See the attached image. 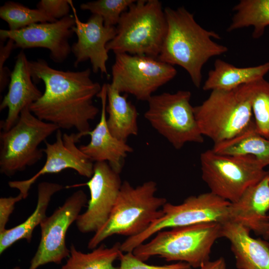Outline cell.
Masks as SVG:
<instances>
[{"instance_id": "7c38bea8", "label": "cell", "mask_w": 269, "mask_h": 269, "mask_svg": "<svg viewBox=\"0 0 269 269\" xmlns=\"http://www.w3.org/2000/svg\"><path fill=\"white\" fill-rule=\"evenodd\" d=\"M87 203V195L83 190H78L41 222L40 240L28 269H37L48 263L59 264L68 258L70 249L66 245L67 230L76 222Z\"/></svg>"}, {"instance_id": "3957f363", "label": "cell", "mask_w": 269, "mask_h": 269, "mask_svg": "<svg viewBox=\"0 0 269 269\" xmlns=\"http://www.w3.org/2000/svg\"><path fill=\"white\" fill-rule=\"evenodd\" d=\"M154 181L135 187L128 181L123 182L117 201L105 224L91 238L88 248L94 249L105 239L114 235L131 237L146 230L163 215L165 198L156 196Z\"/></svg>"}, {"instance_id": "d4e9b609", "label": "cell", "mask_w": 269, "mask_h": 269, "mask_svg": "<svg viewBox=\"0 0 269 269\" xmlns=\"http://www.w3.org/2000/svg\"><path fill=\"white\" fill-rule=\"evenodd\" d=\"M233 11L235 13L227 29L228 32L252 26L253 38L259 39L269 25V0H241Z\"/></svg>"}, {"instance_id": "836d02e7", "label": "cell", "mask_w": 269, "mask_h": 269, "mask_svg": "<svg viewBox=\"0 0 269 269\" xmlns=\"http://www.w3.org/2000/svg\"><path fill=\"white\" fill-rule=\"evenodd\" d=\"M200 269H226L225 261L222 257L214 261H209L203 264Z\"/></svg>"}, {"instance_id": "9a60e30c", "label": "cell", "mask_w": 269, "mask_h": 269, "mask_svg": "<svg viewBox=\"0 0 269 269\" xmlns=\"http://www.w3.org/2000/svg\"><path fill=\"white\" fill-rule=\"evenodd\" d=\"M75 25L73 14L52 22L38 23L12 31L0 29L1 41L11 39L14 49L44 48L50 51V58L55 63L63 62L71 52L69 40Z\"/></svg>"}, {"instance_id": "5bb4252c", "label": "cell", "mask_w": 269, "mask_h": 269, "mask_svg": "<svg viewBox=\"0 0 269 269\" xmlns=\"http://www.w3.org/2000/svg\"><path fill=\"white\" fill-rule=\"evenodd\" d=\"M120 174L107 162L94 163L93 173L85 184L90 198L86 211L80 214L76 226L83 233L96 232L107 222L113 210L122 184Z\"/></svg>"}, {"instance_id": "6da1fadb", "label": "cell", "mask_w": 269, "mask_h": 269, "mask_svg": "<svg viewBox=\"0 0 269 269\" xmlns=\"http://www.w3.org/2000/svg\"><path fill=\"white\" fill-rule=\"evenodd\" d=\"M29 67L33 82L42 81L45 87L41 97L29 107L30 111L60 129L75 128L81 137L87 135L90 122L99 112L93 99L102 88L91 78V70H57L42 59L29 61Z\"/></svg>"}, {"instance_id": "7a4b0ae2", "label": "cell", "mask_w": 269, "mask_h": 269, "mask_svg": "<svg viewBox=\"0 0 269 269\" xmlns=\"http://www.w3.org/2000/svg\"><path fill=\"white\" fill-rule=\"evenodd\" d=\"M167 31L157 59L174 66L183 68L196 88L202 81V69L211 58L227 52V46L213 39L220 35L202 27L193 13L184 6L164 9Z\"/></svg>"}, {"instance_id": "9c48e42d", "label": "cell", "mask_w": 269, "mask_h": 269, "mask_svg": "<svg viewBox=\"0 0 269 269\" xmlns=\"http://www.w3.org/2000/svg\"><path fill=\"white\" fill-rule=\"evenodd\" d=\"M191 93L179 90L152 95L144 113L145 119L176 149L187 142L204 141L190 104Z\"/></svg>"}, {"instance_id": "2e32d148", "label": "cell", "mask_w": 269, "mask_h": 269, "mask_svg": "<svg viewBox=\"0 0 269 269\" xmlns=\"http://www.w3.org/2000/svg\"><path fill=\"white\" fill-rule=\"evenodd\" d=\"M70 5L75 19L72 30L77 38L71 46V52L75 57L74 66L89 60L93 72L100 71L102 74L108 75L109 51L106 46L115 37L116 26H106L102 18L95 14H92L86 22H82L71 0Z\"/></svg>"}, {"instance_id": "d6986e66", "label": "cell", "mask_w": 269, "mask_h": 269, "mask_svg": "<svg viewBox=\"0 0 269 269\" xmlns=\"http://www.w3.org/2000/svg\"><path fill=\"white\" fill-rule=\"evenodd\" d=\"M42 93L34 84L31 75L29 61L23 50L16 57L11 72L8 89L0 105V111L8 109L7 116L1 121L2 131H7L18 121L21 112L37 101Z\"/></svg>"}, {"instance_id": "ffe728a7", "label": "cell", "mask_w": 269, "mask_h": 269, "mask_svg": "<svg viewBox=\"0 0 269 269\" xmlns=\"http://www.w3.org/2000/svg\"><path fill=\"white\" fill-rule=\"evenodd\" d=\"M242 225L228 221L222 224V237L227 239L238 269H269V245L250 235Z\"/></svg>"}, {"instance_id": "484cf974", "label": "cell", "mask_w": 269, "mask_h": 269, "mask_svg": "<svg viewBox=\"0 0 269 269\" xmlns=\"http://www.w3.org/2000/svg\"><path fill=\"white\" fill-rule=\"evenodd\" d=\"M121 243L116 242L110 248L101 244L89 253L78 251L72 244L70 255L65 265L59 269H119L114 266L119 259Z\"/></svg>"}, {"instance_id": "603a6c76", "label": "cell", "mask_w": 269, "mask_h": 269, "mask_svg": "<svg viewBox=\"0 0 269 269\" xmlns=\"http://www.w3.org/2000/svg\"><path fill=\"white\" fill-rule=\"evenodd\" d=\"M127 97L128 94L122 95L107 84L108 127L115 137L125 142L129 136L137 135L138 131L136 109Z\"/></svg>"}, {"instance_id": "44dd1931", "label": "cell", "mask_w": 269, "mask_h": 269, "mask_svg": "<svg viewBox=\"0 0 269 269\" xmlns=\"http://www.w3.org/2000/svg\"><path fill=\"white\" fill-rule=\"evenodd\" d=\"M269 72V62L255 66L238 67L217 59L202 89L204 91L233 89L264 78Z\"/></svg>"}, {"instance_id": "7402d4cb", "label": "cell", "mask_w": 269, "mask_h": 269, "mask_svg": "<svg viewBox=\"0 0 269 269\" xmlns=\"http://www.w3.org/2000/svg\"><path fill=\"white\" fill-rule=\"evenodd\" d=\"M64 188L60 184L43 181L37 186V202L33 212L21 224L0 233V254L16 241L25 239L30 243L35 228L47 217L46 211L52 196Z\"/></svg>"}, {"instance_id": "4fadbf2b", "label": "cell", "mask_w": 269, "mask_h": 269, "mask_svg": "<svg viewBox=\"0 0 269 269\" xmlns=\"http://www.w3.org/2000/svg\"><path fill=\"white\" fill-rule=\"evenodd\" d=\"M81 137L78 133L63 134L60 129L56 133V140L53 143L44 141L42 148L46 155L42 167L29 178L22 180L10 181L8 186L17 189L25 199L32 185L42 175L57 173L66 169L75 170L80 175L91 178L93 173L94 162L77 147L76 143Z\"/></svg>"}, {"instance_id": "d6a6232c", "label": "cell", "mask_w": 269, "mask_h": 269, "mask_svg": "<svg viewBox=\"0 0 269 269\" xmlns=\"http://www.w3.org/2000/svg\"><path fill=\"white\" fill-rule=\"evenodd\" d=\"M22 199H23V196L19 193L15 197L0 198V233L6 229V225L15 204Z\"/></svg>"}, {"instance_id": "8fae6325", "label": "cell", "mask_w": 269, "mask_h": 269, "mask_svg": "<svg viewBox=\"0 0 269 269\" xmlns=\"http://www.w3.org/2000/svg\"><path fill=\"white\" fill-rule=\"evenodd\" d=\"M177 74L175 67L147 56L115 54L110 83L120 93L147 101L159 88Z\"/></svg>"}, {"instance_id": "e575fe53", "label": "cell", "mask_w": 269, "mask_h": 269, "mask_svg": "<svg viewBox=\"0 0 269 269\" xmlns=\"http://www.w3.org/2000/svg\"><path fill=\"white\" fill-rule=\"evenodd\" d=\"M267 172H268V175L269 177V169L267 170ZM265 239H269V227H268V230H267V234H266Z\"/></svg>"}, {"instance_id": "ac0fdd59", "label": "cell", "mask_w": 269, "mask_h": 269, "mask_svg": "<svg viewBox=\"0 0 269 269\" xmlns=\"http://www.w3.org/2000/svg\"><path fill=\"white\" fill-rule=\"evenodd\" d=\"M269 177L248 188L228 208V221L239 224L265 239L269 225ZM227 221V222H228Z\"/></svg>"}, {"instance_id": "5b68a950", "label": "cell", "mask_w": 269, "mask_h": 269, "mask_svg": "<svg viewBox=\"0 0 269 269\" xmlns=\"http://www.w3.org/2000/svg\"><path fill=\"white\" fill-rule=\"evenodd\" d=\"M222 237V224L207 222L162 230L148 243L136 247L133 254L144 262L158 256L168 262L178 261L200 268L209 261L211 248Z\"/></svg>"}, {"instance_id": "d590c367", "label": "cell", "mask_w": 269, "mask_h": 269, "mask_svg": "<svg viewBox=\"0 0 269 269\" xmlns=\"http://www.w3.org/2000/svg\"><path fill=\"white\" fill-rule=\"evenodd\" d=\"M12 269H20V268H19V267H16L13 268Z\"/></svg>"}, {"instance_id": "52a82bcc", "label": "cell", "mask_w": 269, "mask_h": 269, "mask_svg": "<svg viewBox=\"0 0 269 269\" xmlns=\"http://www.w3.org/2000/svg\"><path fill=\"white\" fill-rule=\"evenodd\" d=\"M55 124L40 120L24 108L16 124L0 134V172L7 176L38 162L44 152L39 144L56 132Z\"/></svg>"}, {"instance_id": "30bf717a", "label": "cell", "mask_w": 269, "mask_h": 269, "mask_svg": "<svg viewBox=\"0 0 269 269\" xmlns=\"http://www.w3.org/2000/svg\"><path fill=\"white\" fill-rule=\"evenodd\" d=\"M230 203L210 191L189 196L178 205L167 202L162 207V216L141 234L128 237L121 244V251L126 253L133 252L152 236L168 228L207 222L223 224L228 221Z\"/></svg>"}, {"instance_id": "4316f807", "label": "cell", "mask_w": 269, "mask_h": 269, "mask_svg": "<svg viewBox=\"0 0 269 269\" xmlns=\"http://www.w3.org/2000/svg\"><path fill=\"white\" fill-rule=\"evenodd\" d=\"M247 86L256 129L269 139V81L264 78Z\"/></svg>"}, {"instance_id": "1f68e13d", "label": "cell", "mask_w": 269, "mask_h": 269, "mask_svg": "<svg viewBox=\"0 0 269 269\" xmlns=\"http://www.w3.org/2000/svg\"><path fill=\"white\" fill-rule=\"evenodd\" d=\"M14 49V42L11 39H8L6 43L4 44L0 41V90L3 91L5 87L9 83L11 72L9 69L4 67L6 60L10 56L12 50Z\"/></svg>"}, {"instance_id": "8992f818", "label": "cell", "mask_w": 269, "mask_h": 269, "mask_svg": "<svg viewBox=\"0 0 269 269\" xmlns=\"http://www.w3.org/2000/svg\"><path fill=\"white\" fill-rule=\"evenodd\" d=\"M200 131L214 143L230 139L255 123L247 84L228 90H214L193 107Z\"/></svg>"}, {"instance_id": "ba28073f", "label": "cell", "mask_w": 269, "mask_h": 269, "mask_svg": "<svg viewBox=\"0 0 269 269\" xmlns=\"http://www.w3.org/2000/svg\"><path fill=\"white\" fill-rule=\"evenodd\" d=\"M201 176L210 192L230 202L267 175L266 166L252 156L217 153L211 149L200 155Z\"/></svg>"}, {"instance_id": "4dcf8cb0", "label": "cell", "mask_w": 269, "mask_h": 269, "mask_svg": "<svg viewBox=\"0 0 269 269\" xmlns=\"http://www.w3.org/2000/svg\"><path fill=\"white\" fill-rule=\"evenodd\" d=\"M36 7L56 20L69 15L71 8L70 0H41Z\"/></svg>"}, {"instance_id": "f546056e", "label": "cell", "mask_w": 269, "mask_h": 269, "mask_svg": "<svg viewBox=\"0 0 269 269\" xmlns=\"http://www.w3.org/2000/svg\"><path fill=\"white\" fill-rule=\"evenodd\" d=\"M122 252L119 256L120 266L119 269H191L187 263L178 262L163 266L150 265L137 258L133 252L125 254Z\"/></svg>"}, {"instance_id": "cb8c5ba5", "label": "cell", "mask_w": 269, "mask_h": 269, "mask_svg": "<svg viewBox=\"0 0 269 269\" xmlns=\"http://www.w3.org/2000/svg\"><path fill=\"white\" fill-rule=\"evenodd\" d=\"M212 149L223 155L252 156L269 166V139L259 134L255 123L238 135L214 143Z\"/></svg>"}, {"instance_id": "e0dca14e", "label": "cell", "mask_w": 269, "mask_h": 269, "mask_svg": "<svg viewBox=\"0 0 269 269\" xmlns=\"http://www.w3.org/2000/svg\"><path fill=\"white\" fill-rule=\"evenodd\" d=\"M97 97L100 99L102 105L100 121L88 133L91 137L90 142L79 148L93 162H107L115 171L120 174L125 158L133 149L126 142L115 137L108 128L106 118L107 84L102 86Z\"/></svg>"}, {"instance_id": "277c9868", "label": "cell", "mask_w": 269, "mask_h": 269, "mask_svg": "<svg viewBox=\"0 0 269 269\" xmlns=\"http://www.w3.org/2000/svg\"><path fill=\"white\" fill-rule=\"evenodd\" d=\"M116 29L107 44L108 51L157 58L167 31L161 2L135 0L122 14Z\"/></svg>"}, {"instance_id": "f1b7e54d", "label": "cell", "mask_w": 269, "mask_h": 269, "mask_svg": "<svg viewBox=\"0 0 269 269\" xmlns=\"http://www.w3.org/2000/svg\"><path fill=\"white\" fill-rule=\"evenodd\" d=\"M134 0H98L80 4L82 10L101 16L107 27L117 26L122 14L134 1Z\"/></svg>"}, {"instance_id": "83f0119b", "label": "cell", "mask_w": 269, "mask_h": 269, "mask_svg": "<svg viewBox=\"0 0 269 269\" xmlns=\"http://www.w3.org/2000/svg\"><path fill=\"white\" fill-rule=\"evenodd\" d=\"M0 17L7 22L9 30H18L32 24L56 21L44 11L29 8L14 1H6L0 7Z\"/></svg>"}]
</instances>
